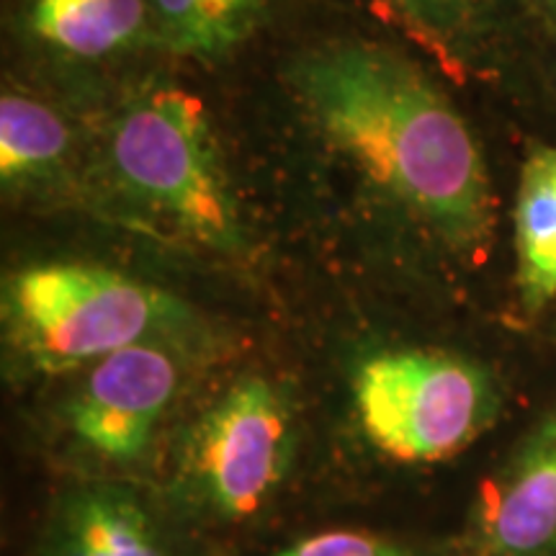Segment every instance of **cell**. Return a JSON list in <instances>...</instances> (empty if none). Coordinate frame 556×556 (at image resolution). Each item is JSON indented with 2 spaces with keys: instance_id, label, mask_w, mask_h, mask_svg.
<instances>
[{
  "instance_id": "cell-11",
  "label": "cell",
  "mask_w": 556,
  "mask_h": 556,
  "mask_svg": "<svg viewBox=\"0 0 556 556\" xmlns=\"http://www.w3.org/2000/svg\"><path fill=\"white\" fill-rule=\"evenodd\" d=\"M152 37L184 58L217 62L258 29L266 0H148Z\"/></svg>"
},
{
  "instance_id": "cell-1",
  "label": "cell",
  "mask_w": 556,
  "mask_h": 556,
  "mask_svg": "<svg viewBox=\"0 0 556 556\" xmlns=\"http://www.w3.org/2000/svg\"><path fill=\"white\" fill-rule=\"evenodd\" d=\"M289 86L319 137L454 250L492 227V193L464 116L415 62L371 41L302 52Z\"/></svg>"
},
{
  "instance_id": "cell-3",
  "label": "cell",
  "mask_w": 556,
  "mask_h": 556,
  "mask_svg": "<svg viewBox=\"0 0 556 556\" xmlns=\"http://www.w3.org/2000/svg\"><path fill=\"white\" fill-rule=\"evenodd\" d=\"M106 155L116 186L219 255L245 253V227L204 103L176 86L139 90L111 122Z\"/></svg>"
},
{
  "instance_id": "cell-5",
  "label": "cell",
  "mask_w": 556,
  "mask_h": 556,
  "mask_svg": "<svg viewBox=\"0 0 556 556\" xmlns=\"http://www.w3.org/2000/svg\"><path fill=\"white\" fill-rule=\"evenodd\" d=\"M294 451V407L283 389L266 377H242L191 426L180 484L204 516L242 523L278 495Z\"/></svg>"
},
{
  "instance_id": "cell-14",
  "label": "cell",
  "mask_w": 556,
  "mask_h": 556,
  "mask_svg": "<svg viewBox=\"0 0 556 556\" xmlns=\"http://www.w3.org/2000/svg\"><path fill=\"white\" fill-rule=\"evenodd\" d=\"M270 556H413L397 541H389L379 533L336 528L302 536L291 544L276 548Z\"/></svg>"
},
{
  "instance_id": "cell-15",
  "label": "cell",
  "mask_w": 556,
  "mask_h": 556,
  "mask_svg": "<svg viewBox=\"0 0 556 556\" xmlns=\"http://www.w3.org/2000/svg\"><path fill=\"white\" fill-rule=\"evenodd\" d=\"M544 3L548 5V11H554V13H556V0H544Z\"/></svg>"
},
{
  "instance_id": "cell-13",
  "label": "cell",
  "mask_w": 556,
  "mask_h": 556,
  "mask_svg": "<svg viewBox=\"0 0 556 556\" xmlns=\"http://www.w3.org/2000/svg\"><path fill=\"white\" fill-rule=\"evenodd\" d=\"M379 18L405 34L448 73L464 67V31L475 0H366Z\"/></svg>"
},
{
  "instance_id": "cell-8",
  "label": "cell",
  "mask_w": 556,
  "mask_h": 556,
  "mask_svg": "<svg viewBox=\"0 0 556 556\" xmlns=\"http://www.w3.org/2000/svg\"><path fill=\"white\" fill-rule=\"evenodd\" d=\"M45 556H176L150 510L114 484L75 486L60 497Z\"/></svg>"
},
{
  "instance_id": "cell-12",
  "label": "cell",
  "mask_w": 556,
  "mask_h": 556,
  "mask_svg": "<svg viewBox=\"0 0 556 556\" xmlns=\"http://www.w3.org/2000/svg\"><path fill=\"white\" fill-rule=\"evenodd\" d=\"M67 122L45 101L5 90L0 99V180L5 189L52 178L67 160Z\"/></svg>"
},
{
  "instance_id": "cell-7",
  "label": "cell",
  "mask_w": 556,
  "mask_h": 556,
  "mask_svg": "<svg viewBox=\"0 0 556 556\" xmlns=\"http://www.w3.org/2000/svg\"><path fill=\"white\" fill-rule=\"evenodd\" d=\"M471 533L484 556H556V415L484 479Z\"/></svg>"
},
{
  "instance_id": "cell-9",
  "label": "cell",
  "mask_w": 556,
  "mask_h": 556,
  "mask_svg": "<svg viewBox=\"0 0 556 556\" xmlns=\"http://www.w3.org/2000/svg\"><path fill=\"white\" fill-rule=\"evenodd\" d=\"M26 26L60 58L96 62L148 39L152 16L148 0H29Z\"/></svg>"
},
{
  "instance_id": "cell-2",
  "label": "cell",
  "mask_w": 556,
  "mask_h": 556,
  "mask_svg": "<svg viewBox=\"0 0 556 556\" xmlns=\"http://www.w3.org/2000/svg\"><path fill=\"white\" fill-rule=\"evenodd\" d=\"M186 309L150 283L93 263H39L3 278V340L16 371L62 377L122 348L180 340Z\"/></svg>"
},
{
  "instance_id": "cell-6",
  "label": "cell",
  "mask_w": 556,
  "mask_h": 556,
  "mask_svg": "<svg viewBox=\"0 0 556 556\" xmlns=\"http://www.w3.org/2000/svg\"><path fill=\"white\" fill-rule=\"evenodd\" d=\"M184 368L180 340H150L96 361L65 405L70 433L103 462H137L178 397Z\"/></svg>"
},
{
  "instance_id": "cell-4",
  "label": "cell",
  "mask_w": 556,
  "mask_h": 556,
  "mask_svg": "<svg viewBox=\"0 0 556 556\" xmlns=\"http://www.w3.org/2000/svg\"><path fill=\"white\" fill-rule=\"evenodd\" d=\"M351 394L361 433L400 464L448 462L495 422L500 407L482 366L422 348L366 356Z\"/></svg>"
},
{
  "instance_id": "cell-10",
  "label": "cell",
  "mask_w": 556,
  "mask_h": 556,
  "mask_svg": "<svg viewBox=\"0 0 556 556\" xmlns=\"http://www.w3.org/2000/svg\"><path fill=\"white\" fill-rule=\"evenodd\" d=\"M516 276L528 312L556 299V148L533 152L516 199Z\"/></svg>"
}]
</instances>
